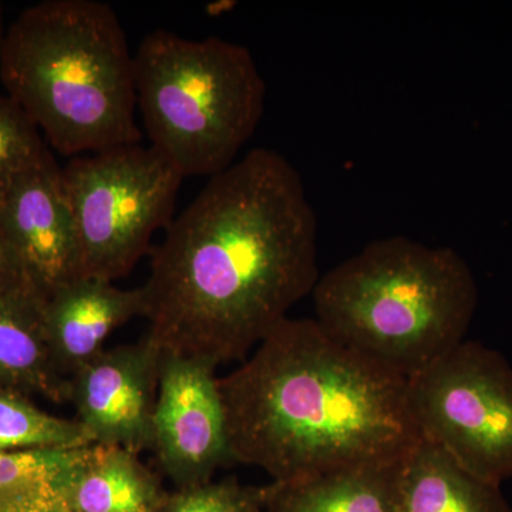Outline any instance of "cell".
Masks as SVG:
<instances>
[{
  "mask_svg": "<svg viewBox=\"0 0 512 512\" xmlns=\"http://www.w3.org/2000/svg\"><path fill=\"white\" fill-rule=\"evenodd\" d=\"M318 218L288 158L254 148L165 228L143 318L168 355L244 362L319 281Z\"/></svg>",
  "mask_w": 512,
  "mask_h": 512,
  "instance_id": "1",
  "label": "cell"
},
{
  "mask_svg": "<svg viewBox=\"0 0 512 512\" xmlns=\"http://www.w3.org/2000/svg\"><path fill=\"white\" fill-rule=\"evenodd\" d=\"M232 461L292 483L402 461L420 443L407 379L286 318L218 379Z\"/></svg>",
  "mask_w": 512,
  "mask_h": 512,
  "instance_id": "2",
  "label": "cell"
},
{
  "mask_svg": "<svg viewBox=\"0 0 512 512\" xmlns=\"http://www.w3.org/2000/svg\"><path fill=\"white\" fill-rule=\"evenodd\" d=\"M0 80L60 156L140 144L134 56L110 5L46 0L0 46Z\"/></svg>",
  "mask_w": 512,
  "mask_h": 512,
  "instance_id": "3",
  "label": "cell"
},
{
  "mask_svg": "<svg viewBox=\"0 0 512 512\" xmlns=\"http://www.w3.org/2000/svg\"><path fill=\"white\" fill-rule=\"evenodd\" d=\"M312 295L329 335L406 379L466 340L478 303L458 252L399 235L340 262Z\"/></svg>",
  "mask_w": 512,
  "mask_h": 512,
  "instance_id": "4",
  "label": "cell"
},
{
  "mask_svg": "<svg viewBox=\"0 0 512 512\" xmlns=\"http://www.w3.org/2000/svg\"><path fill=\"white\" fill-rule=\"evenodd\" d=\"M134 80L150 147L183 178L231 167L264 116L266 84L251 50L218 36L148 33Z\"/></svg>",
  "mask_w": 512,
  "mask_h": 512,
  "instance_id": "5",
  "label": "cell"
},
{
  "mask_svg": "<svg viewBox=\"0 0 512 512\" xmlns=\"http://www.w3.org/2000/svg\"><path fill=\"white\" fill-rule=\"evenodd\" d=\"M184 178L153 147L131 144L74 157L62 168L83 276L114 282L150 251L173 221Z\"/></svg>",
  "mask_w": 512,
  "mask_h": 512,
  "instance_id": "6",
  "label": "cell"
},
{
  "mask_svg": "<svg viewBox=\"0 0 512 512\" xmlns=\"http://www.w3.org/2000/svg\"><path fill=\"white\" fill-rule=\"evenodd\" d=\"M407 390L421 440L485 481L512 478V366L500 352L466 339Z\"/></svg>",
  "mask_w": 512,
  "mask_h": 512,
  "instance_id": "7",
  "label": "cell"
},
{
  "mask_svg": "<svg viewBox=\"0 0 512 512\" xmlns=\"http://www.w3.org/2000/svg\"><path fill=\"white\" fill-rule=\"evenodd\" d=\"M215 367L163 353L151 447L177 488L208 483L232 461Z\"/></svg>",
  "mask_w": 512,
  "mask_h": 512,
  "instance_id": "8",
  "label": "cell"
},
{
  "mask_svg": "<svg viewBox=\"0 0 512 512\" xmlns=\"http://www.w3.org/2000/svg\"><path fill=\"white\" fill-rule=\"evenodd\" d=\"M0 237L23 281L40 298L82 278L76 225L64 194L62 168L52 153L0 195Z\"/></svg>",
  "mask_w": 512,
  "mask_h": 512,
  "instance_id": "9",
  "label": "cell"
},
{
  "mask_svg": "<svg viewBox=\"0 0 512 512\" xmlns=\"http://www.w3.org/2000/svg\"><path fill=\"white\" fill-rule=\"evenodd\" d=\"M161 359L163 352L143 336L104 349L70 379L69 402L94 444L150 450Z\"/></svg>",
  "mask_w": 512,
  "mask_h": 512,
  "instance_id": "10",
  "label": "cell"
},
{
  "mask_svg": "<svg viewBox=\"0 0 512 512\" xmlns=\"http://www.w3.org/2000/svg\"><path fill=\"white\" fill-rule=\"evenodd\" d=\"M143 288L123 289L93 276L74 279L43 302L47 339L59 375L70 379L106 349L107 339L143 316Z\"/></svg>",
  "mask_w": 512,
  "mask_h": 512,
  "instance_id": "11",
  "label": "cell"
},
{
  "mask_svg": "<svg viewBox=\"0 0 512 512\" xmlns=\"http://www.w3.org/2000/svg\"><path fill=\"white\" fill-rule=\"evenodd\" d=\"M43 302L28 286L0 289V387L69 400L47 339Z\"/></svg>",
  "mask_w": 512,
  "mask_h": 512,
  "instance_id": "12",
  "label": "cell"
},
{
  "mask_svg": "<svg viewBox=\"0 0 512 512\" xmlns=\"http://www.w3.org/2000/svg\"><path fill=\"white\" fill-rule=\"evenodd\" d=\"M160 477L140 454L123 447L90 444L74 471L69 512H161L167 500Z\"/></svg>",
  "mask_w": 512,
  "mask_h": 512,
  "instance_id": "13",
  "label": "cell"
},
{
  "mask_svg": "<svg viewBox=\"0 0 512 512\" xmlns=\"http://www.w3.org/2000/svg\"><path fill=\"white\" fill-rule=\"evenodd\" d=\"M402 461L265 487L264 512H399Z\"/></svg>",
  "mask_w": 512,
  "mask_h": 512,
  "instance_id": "14",
  "label": "cell"
},
{
  "mask_svg": "<svg viewBox=\"0 0 512 512\" xmlns=\"http://www.w3.org/2000/svg\"><path fill=\"white\" fill-rule=\"evenodd\" d=\"M399 512H512L501 485L474 476L420 440L403 460Z\"/></svg>",
  "mask_w": 512,
  "mask_h": 512,
  "instance_id": "15",
  "label": "cell"
},
{
  "mask_svg": "<svg viewBox=\"0 0 512 512\" xmlns=\"http://www.w3.org/2000/svg\"><path fill=\"white\" fill-rule=\"evenodd\" d=\"M86 447L0 451V512H69L70 483Z\"/></svg>",
  "mask_w": 512,
  "mask_h": 512,
  "instance_id": "16",
  "label": "cell"
},
{
  "mask_svg": "<svg viewBox=\"0 0 512 512\" xmlns=\"http://www.w3.org/2000/svg\"><path fill=\"white\" fill-rule=\"evenodd\" d=\"M94 444L76 419L53 416L25 394L0 387V451L79 448Z\"/></svg>",
  "mask_w": 512,
  "mask_h": 512,
  "instance_id": "17",
  "label": "cell"
},
{
  "mask_svg": "<svg viewBox=\"0 0 512 512\" xmlns=\"http://www.w3.org/2000/svg\"><path fill=\"white\" fill-rule=\"evenodd\" d=\"M47 154L49 147L36 124L12 97L0 93V195Z\"/></svg>",
  "mask_w": 512,
  "mask_h": 512,
  "instance_id": "18",
  "label": "cell"
},
{
  "mask_svg": "<svg viewBox=\"0 0 512 512\" xmlns=\"http://www.w3.org/2000/svg\"><path fill=\"white\" fill-rule=\"evenodd\" d=\"M264 504L265 487L224 478L177 488L167 495L161 512H264Z\"/></svg>",
  "mask_w": 512,
  "mask_h": 512,
  "instance_id": "19",
  "label": "cell"
},
{
  "mask_svg": "<svg viewBox=\"0 0 512 512\" xmlns=\"http://www.w3.org/2000/svg\"><path fill=\"white\" fill-rule=\"evenodd\" d=\"M13 286L28 285L23 281V276L20 274V269L18 264H16L15 258L10 254L5 241L0 237V289L13 288Z\"/></svg>",
  "mask_w": 512,
  "mask_h": 512,
  "instance_id": "20",
  "label": "cell"
},
{
  "mask_svg": "<svg viewBox=\"0 0 512 512\" xmlns=\"http://www.w3.org/2000/svg\"><path fill=\"white\" fill-rule=\"evenodd\" d=\"M5 25H3V8L2 3H0V46H2L3 36H5Z\"/></svg>",
  "mask_w": 512,
  "mask_h": 512,
  "instance_id": "21",
  "label": "cell"
}]
</instances>
